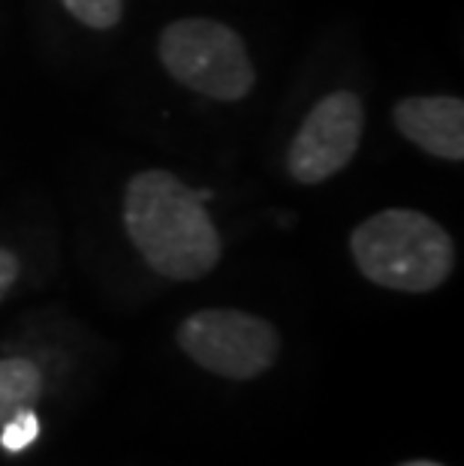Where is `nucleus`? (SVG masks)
I'll use <instances>...</instances> for the list:
<instances>
[{
  "instance_id": "nucleus-1",
  "label": "nucleus",
  "mask_w": 464,
  "mask_h": 466,
  "mask_svg": "<svg viewBox=\"0 0 464 466\" xmlns=\"http://www.w3.org/2000/svg\"><path fill=\"white\" fill-rule=\"evenodd\" d=\"M124 229L148 268L170 280H202L223 253L202 196L163 168H145L130 177L124 190Z\"/></svg>"
},
{
  "instance_id": "nucleus-2",
  "label": "nucleus",
  "mask_w": 464,
  "mask_h": 466,
  "mask_svg": "<svg viewBox=\"0 0 464 466\" xmlns=\"http://www.w3.org/2000/svg\"><path fill=\"white\" fill-rule=\"evenodd\" d=\"M353 262L365 280L392 292H434L456 268V244L428 214L387 208L362 220L350 235Z\"/></svg>"
},
{
  "instance_id": "nucleus-3",
  "label": "nucleus",
  "mask_w": 464,
  "mask_h": 466,
  "mask_svg": "<svg viewBox=\"0 0 464 466\" xmlns=\"http://www.w3.org/2000/svg\"><path fill=\"white\" fill-rule=\"evenodd\" d=\"M157 55L175 82L211 100L239 103L256 85L244 39L214 18H179L166 25Z\"/></svg>"
},
{
  "instance_id": "nucleus-4",
  "label": "nucleus",
  "mask_w": 464,
  "mask_h": 466,
  "mask_svg": "<svg viewBox=\"0 0 464 466\" xmlns=\"http://www.w3.org/2000/svg\"><path fill=\"white\" fill-rule=\"evenodd\" d=\"M181 352L202 370L223 380H256L272 370L281 355V334L263 316L232 310V307H211L196 310L179 325Z\"/></svg>"
},
{
  "instance_id": "nucleus-5",
  "label": "nucleus",
  "mask_w": 464,
  "mask_h": 466,
  "mask_svg": "<svg viewBox=\"0 0 464 466\" xmlns=\"http://www.w3.org/2000/svg\"><path fill=\"white\" fill-rule=\"evenodd\" d=\"M365 108L353 91L325 94L308 112L286 151V172L304 187L329 181L344 172L359 151Z\"/></svg>"
},
{
  "instance_id": "nucleus-6",
  "label": "nucleus",
  "mask_w": 464,
  "mask_h": 466,
  "mask_svg": "<svg viewBox=\"0 0 464 466\" xmlns=\"http://www.w3.org/2000/svg\"><path fill=\"white\" fill-rule=\"evenodd\" d=\"M392 121L407 142L438 160H464V100L459 96H404Z\"/></svg>"
},
{
  "instance_id": "nucleus-7",
  "label": "nucleus",
  "mask_w": 464,
  "mask_h": 466,
  "mask_svg": "<svg viewBox=\"0 0 464 466\" xmlns=\"http://www.w3.org/2000/svg\"><path fill=\"white\" fill-rule=\"evenodd\" d=\"M43 398V373L31 359H0V424L34 410Z\"/></svg>"
},
{
  "instance_id": "nucleus-8",
  "label": "nucleus",
  "mask_w": 464,
  "mask_h": 466,
  "mask_svg": "<svg viewBox=\"0 0 464 466\" xmlns=\"http://www.w3.org/2000/svg\"><path fill=\"white\" fill-rule=\"evenodd\" d=\"M61 6L91 31H112L124 13V0H61Z\"/></svg>"
},
{
  "instance_id": "nucleus-9",
  "label": "nucleus",
  "mask_w": 464,
  "mask_h": 466,
  "mask_svg": "<svg viewBox=\"0 0 464 466\" xmlns=\"http://www.w3.org/2000/svg\"><path fill=\"white\" fill-rule=\"evenodd\" d=\"M39 436V419L34 410H25L13 415L9 421L0 424V445H4V451H25L27 445H34Z\"/></svg>"
},
{
  "instance_id": "nucleus-10",
  "label": "nucleus",
  "mask_w": 464,
  "mask_h": 466,
  "mask_svg": "<svg viewBox=\"0 0 464 466\" xmlns=\"http://www.w3.org/2000/svg\"><path fill=\"white\" fill-rule=\"evenodd\" d=\"M18 274H22V262H18V256L13 250H4V247H0V301H4L6 292L15 286Z\"/></svg>"
},
{
  "instance_id": "nucleus-11",
  "label": "nucleus",
  "mask_w": 464,
  "mask_h": 466,
  "mask_svg": "<svg viewBox=\"0 0 464 466\" xmlns=\"http://www.w3.org/2000/svg\"><path fill=\"white\" fill-rule=\"evenodd\" d=\"M401 466H443V463H434V461H410V463H401Z\"/></svg>"
}]
</instances>
